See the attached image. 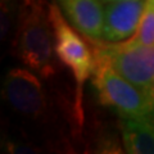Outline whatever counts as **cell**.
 <instances>
[{
    "mask_svg": "<svg viewBox=\"0 0 154 154\" xmlns=\"http://www.w3.org/2000/svg\"><path fill=\"white\" fill-rule=\"evenodd\" d=\"M91 81L100 103L113 108L121 118H152L150 98L116 71L99 50L94 49Z\"/></svg>",
    "mask_w": 154,
    "mask_h": 154,
    "instance_id": "7a4b0ae2",
    "label": "cell"
},
{
    "mask_svg": "<svg viewBox=\"0 0 154 154\" xmlns=\"http://www.w3.org/2000/svg\"><path fill=\"white\" fill-rule=\"evenodd\" d=\"M49 17L54 33V48L57 58L71 69L75 79V117L80 126L84 123L82 96L84 85L93 73L94 53H91L88 44L72 26H69L62 14L60 7L57 4L49 5Z\"/></svg>",
    "mask_w": 154,
    "mask_h": 154,
    "instance_id": "3957f363",
    "label": "cell"
},
{
    "mask_svg": "<svg viewBox=\"0 0 154 154\" xmlns=\"http://www.w3.org/2000/svg\"><path fill=\"white\" fill-rule=\"evenodd\" d=\"M150 102H152V118H154V84H153L152 93H150Z\"/></svg>",
    "mask_w": 154,
    "mask_h": 154,
    "instance_id": "8fae6325",
    "label": "cell"
},
{
    "mask_svg": "<svg viewBox=\"0 0 154 154\" xmlns=\"http://www.w3.org/2000/svg\"><path fill=\"white\" fill-rule=\"evenodd\" d=\"M93 41L94 49L107 58L110 66L127 81L150 98L154 84V45L130 46L123 42L105 44Z\"/></svg>",
    "mask_w": 154,
    "mask_h": 154,
    "instance_id": "277c9868",
    "label": "cell"
},
{
    "mask_svg": "<svg viewBox=\"0 0 154 154\" xmlns=\"http://www.w3.org/2000/svg\"><path fill=\"white\" fill-rule=\"evenodd\" d=\"M3 98L17 113L37 122H45L49 104L40 80L31 69L9 71L3 84Z\"/></svg>",
    "mask_w": 154,
    "mask_h": 154,
    "instance_id": "5b68a950",
    "label": "cell"
},
{
    "mask_svg": "<svg viewBox=\"0 0 154 154\" xmlns=\"http://www.w3.org/2000/svg\"><path fill=\"white\" fill-rule=\"evenodd\" d=\"M144 8V0H121L107 4L102 38L108 42H119L134 36L140 25Z\"/></svg>",
    "mask_w": 154,
    "mask_h": 154,
    "instance_id": "8992f818",
    "label": "cell"
},
{
    "mask_svg": "<svg viewBox=\"0 0 154 154\" xmlns=\"http://www.w3.org/2000/svg\"><path fill=\"white\" fill-rule=\"evenodd\" d=\"M125 150L131 154H154V118L119 122Z\"/></svg>",
    "mask_w": 154,
    "mask_h": 154,
    "instance_id": "ba28073f",
    "label": "cell"
},
{
    "mask_svg": "<svg viewBox=\"0 0 154 154\" xmlns=\"http://www.w3.org/2000/svg\"><path fill=\"white\" fill-rule=\"evenodd\" d=\"M14 42L17 57L28 69L42 79L57 73L54 33L44 0L22 4Z\"/></svg>",
    "mask_w": 154,
    "mask_h": 154,
    "instance_id": "6da1fadb",
    "label": "cell"
},
{
    "mask_svg": "<svg viewBox=\"0 0 154 154\" xmlns=\"http://www.w3.org/2000/svg\"><path fill=\"white\" fill-rule=\"evenodd\" d=\"M67 18L85 38L99 40L103 36L104 9L100 0H58Z\"/></svg>",
    "mask_w": 154,
    "mask_h": 154,
    "instance_id": "52a82bcc",
    "label": "cell"
},
{
    "mask_svg": "<svg viewBox=\"0 0 154 154\" xmlns=\"http://www.w3.org/2000/svg\"><path fill=\"white\" fill-rule=\"evenodd\" d=\"M125 45L137 46V45H154V0H145V8L143 12L140 21L135 35L127 41H119Z\"/></svg>",
    "mask_w": 154,
    "mask_h": 154,
    "instance_id": "9c48e42d",
    "label": "cell"
},
{
    "mask_svg": "<svg viewBox=\"0 0 154 154\" xmlns=\"http://www.w3.org/2000/svg\"><path fill=\"white\" fill-rule=\"evenodd\" d=\"M103 4H110V3H116V2H121V0H100Z\"/></svg>",
    "mask_w": 154,
    "mask_h": 154,
    "instance_id": "7c38bea8",
    "label": "cell"
},
{
    "mask_svg": "<svg viewBox=\"0 0 154 154\" xmlns=\"http://www.w3.org/2000/svg\"><path fill=\"white\" fill-rule=\"evenodd\" d=\"M11 2L9 0H3L2 2V36L5 37L9 28H11V19L13 12L11 11Z\"/></svg>",
    "mask_w": 154,
    "mask_h": 154,
    "instance_id": "30bf717a",
    "label": "cell"
},
{
    "mask_svg": "<svg viewBox=\"0 0 154 154\" xmlns=\"http://www.w3.org/2000/svg\"><path fill=\"white\" fill-rule=\"evenodd\" d=\"M32 2H37V0H23V3H32Z\"/></svg>",
    "mask_w": 154,
    "mask_h": 154,
    "instance_id": "4fadbf2b",
    "label": "cell"
}]
</instances>
